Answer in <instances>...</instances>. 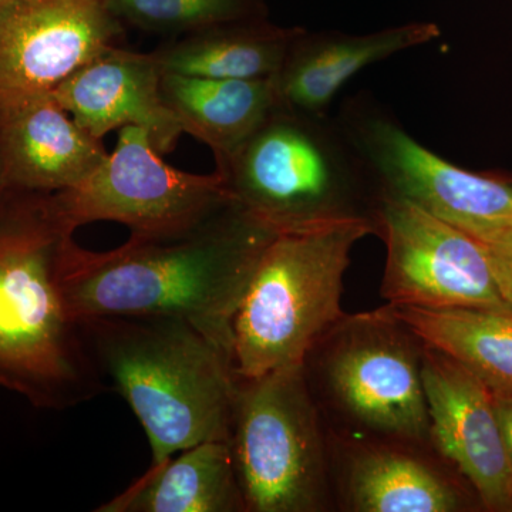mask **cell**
Instances as JSON below:
<instances>
[{
	"mask_svg": "<svg viewBox=\"0 0 512 512\" xmlns=\"http://www.w3.org/2000/svg\"><path fill=\"white\" fill-rule=\"evenodd\" d=\"M274 227L231 198L192 227L130 237L109 252L76 245L64 275L74 315L183 319L228 349L232 322Z\"/></svg>",
	"mask_w": 512,
	"mask_h": 512,
	"instance_id": "obj_1",
	"label": "cell"
},
{
	"mask_svg": "<svg viewBox=\"0 0 512 512\" xmlns=\"http://www.w3.org/2000/svg\"><path fill=\"white\" fill-rule=\"evenodd\" d=\"M74 231L55 192L0 188V386L39 409L109 389L64 291Z\"/></svg>",
	"mask_w": 512,
	"mask_h": 512,
	"instance_id": "obj_2",
	"label": "cell"
},
{
	"mask_svg": "<svg viewBox=\"0 0 512 512\" xmlns=\"http://www.w3.org/2000/svg\"><path fill=\"white\" fill-rule=\"evenodd\" d=\"M94 362L146 431L153 463L229 441L239 380L231 352L183 319H80Z\"/></svg>",
	"mask_w": 512,
	"mask_h": 512,
	"instance_id": "obj_3",
	"label": "cell"
},
{
	"mask_svg": "<svg viewBox=\"0 0 512 512\" xmlns=\"http://www.w3.org/2000/svg\"><path fill=\"white\" fill-rule=\"evenodd\" d=\"M215 173L231 200L276 231L359 220L377 235L382 194L328 114L278 104Z\"/></svg>",
	"mask_w": 512,
	"mask_h": 512,
	"instance_id": "obj_4",
	"label": "cell"
},
{
	"mask_svg": "<svg viewBox=\"0 0 512 512\" xmlns=\"http://www.w3.org/2000/svg\"><path fill=\"white\" fill-rule=\"evenodd\" d=\"M376 235L370 222H323L279 231L259 258L232 322L241 379L299 365L343 316V279L353 247Z\"/></svg>",
	"mask_w": 512,
	"mask_h": 512,
	"instance_id": "obj_5",
	"label": "cell"
},
{
	"mask_svg": "<svg viewBox=\"0 0 512 512\" xmlns=\"http://www.w3.org/2000/svg\"><path fill=\"white\" fill-rule=\"evenodd\" d=\"M423 348L389 305L343 316L303 362L329 433L431 447Z\"/></svg>",
	"mask_w": 512,
	"mask_h": 512,
	"instance_id": "obj_6",
	"label": "cell"
},
{
	"mask_svg": "<svg viewBox=\"0 0 512 512\" xmlns=\"http://www.w3.org/2000/svg\"><path fill=\"white\" fill-rule=\"evenodd\" d=\"M229 444L245 512L329 510V436L303 363L239 380Z\"/></svg>",
	"mask_w": 512,
	"mask_h": 512,
	"instance_id": "obj_7",
	"label": "cell"
},
{
	"mask_svg": "<svg viewBox=\"0 0 512 512\" xmlns=\"http://www.w3.org/2000/svg\"><path fill=\"white\" fill-rule=\"evenodd\" d=\"M336 120L382 198L410 202L473 238L512 221V187L500 175L471 173L437 156L372 101L350 99Z\"/></svg>",
	"mask_w": 512,
	"mask_h": 512,
	"instance_id": "obj_8",
	"label": "cell"
},
{
	"mask_svg": "<svg viewBox=\"0 0 512 512\" xmlns=\"http://www.w3.org/2000/svg\"><path fill=\"white\" fill-rule=\"evenodd\" d=\"M55 195L76 229L113 221L127 225L131 237L146 238L190 228L229 198L217 173H185L164 163L138 126L121 127L113 154L83 183Z\"/></svg>",
	"mask_w": 512,
	"mask_h": 512,
	"instance_id": "obj_9",
	"label": "cell"
},
{
	"mask_svg": "<svg viewBox=\"0 0 512 512\" xmlns=\"http://www.w3.org/2000/svg\"><path fill=\"white\" fill-rule=\"evenodd\" d=\"M377 235L386 244L380 293L389 305L423 309H512L483 245L416 205L383 198Z\"/></svg>",
	"mask_w": 512,
	"mask_h": 512,
	"instance_id": "obj_10",
	"label": "cell"
},
{
	"mask_svg": "<svg viewBox=\"0 0 512 512\" xmlns=\"http://www.w3.org/2000/svg\"><path fill=\"white\" fill-rule=\"evenodd\" d=\"M123 26L106 0L0 2V109L55 92L117 46Z\"/></svg>",
	"mask_w": 512,
	"mask_h": 512,
	"instance_id": "obj_11",
	"label": "cell"
},
{
	"mask_svg": "<svg viewBox=\"0 0 512 512\" xmlns=\"http://www.w3.org/2000/svg\"><path fill=\"white\" fill-rule=\"evenodd\" d=\"M421 377L431 448L470 484L485 510L512 512V470L491 390L466 367L426 343Z\"/></svg>",
	"mask_w": 512,
	"mask_h": 512,
	"instance_id": "obj_12",
	"label": "cell"
},
{
	"mask_svg": "<svg viewBox=\"0 0 512 512\" xmlns=\"http://www.w3.org/2000/svg\"><path fill=\"white\" fill-rule=\"evenodd\" d=\"M330 434V433H329ZM338 487L355 512H457L468 507L458 473L431 447L329 436Z\"/></svg>",
	"mask_w": 512,
	"mask_h": 512,
	"instance_id": "obj_13",
	"label": "cell"
},
{
	"mask_svg": "<svg viewBox=\"0 0 512 512\" xmlns=\"http://www.w3.org/2000/svg\"><path fill=\"white\" fill-rule=\"evenodd\" d=\"M161 70L151 53L113 46L67 77L53 92L57 103L94 137L138 126L150 134L158 153H171L184 134L165 106Z\"/></svg>",
	"mask_w": 512,
	"mask_h": 512,
	"instance_id": "obj_14",
	"label": "cell"
},
{
	"mask_svg": "<svg viewBox=\"0 0 512 512\" xmlns=\"http://www.w3.org/2000/svg\"><path fill=\"white\" fill-rule=\"evenodd\" d=\"M109 157L53 94L0 109V188L60 192L83 183Z\"/></svg>",
	"mask_w": 512,
	"mask_h": 512,
	"instance_id": "obj_15",
	"label": "cell"
},
{
	"mask_svg": "<svg viewBox=\"0 0 512 512\" xmlns=\"http://www.w3.org/2000/svg\"><path fill=\"white\" fill-rule=\"evenodd\" d=\"M439 36V26L430 22L407 23L367 35L302 28L274 77L279 101L305 113L326 114L339 90L365 67Z\"/></svg>",
	"mask_w": 512,
	"mask_h": 512,
	"instance_id": "obj_16",
	"label": "cell"
},
{
	"mask_svg": "<svg viewBox=\"0 0 512 512\" xmlns=\"http://www.w3.org/2000/svg\"><path fill=\"white\" fill-rule=\"evenodd\" d=\"M99 512H245L229 441H205L151 464Z\"/></svg>",
	"mask_w": 512,
	"mask_h": 512,
	"instance_id": "obj_17",
	"label": "cell"
},
{
	"mask_svg": "<svg viewBox=\"0 0 512 512\" xmlns=\"http://www.w3.org/2000/svg\"><path fill=\"white\" fill-rule=\"evenodd\" d=\"M161 96L184 133L224 160L264 123L279 101L272 79H210L161 73Z\"/></svg>",
	"mask_w": 512,
	"mask_h": 512,
	"instance_id": "obj_18",
	"label": "cell"
},
{
	"mask_svg": "<svg viewBox=\"0 0 512 512\" xmlns=\"http://www.w3.org/2000/svg\"><path fill=\"white\" fill-rule=\"evenodd\" d=\"M302 28H284L268 18L237 20L188 35L151 52L161 73L210 79H272Z\"/></svg>",
	"mask_w": 512,
	"mask_h": 512,
	"instance_id": "obj_19",
	"label": "cell"
},
{
	"mask_svg": "<svg viewBox=\"0 0 512 512\" xmlns=\"http://www.w3.org/2000/svg\"><path fill=\"white\" fill-rule=\"evenodd\" d=\"M389 306L426 345L466 367L491 393L512 394V309Z\"/></svg>",
	"mask_w": 512,
	"mask_h": 512,
	"instance_id": "obj_20",
	"label": "cell"
},
{
	"mask_svg": "<svg viewBox=\"0 0 512 512\" xmlns=\"http://www.w3.org/2000/svg\"><path fill=\"white\" fill-rule=\"evenodd\" d=\"M121 23L173 37L237 20L268 18L266 0H106Z\"/></svg>",
	"mask_w": 512,
	"mask_h": 512,
	"instance_id": "obj_21",
	"label": "cell"
},
{
	"mask_svg": "<svg viewBox=\"0 0 512 512\" xmlns=\"http://www.w3.org/2000/svg\"><path fill=\"white\" fill-rule=\"evenodd\" d=\"M476 239L483 245L498 291L512 308V221L498 225Z\"/></svg>",
	"mask_w": 512,
	"mask_h": 512,
	"instance_id": "obj_22",
	"label": "cell"
},
{
	"mask_svg": "<svg viewBox=\"0 0 512 512\" xmlns=\"http://www.w3.org/2000/svg\"><path fill=\"white\" fill-rule=\"evenodd\" d=\"M495 416L512 470V394L493 393Z\"/></svg>",
	"mask_w": 512,
	"mask_h": 512,
	"instance_id": "obj_23",
	"label": "cell"
},
{
	"mask_svg": "<svg viewBox=\"0 0 512 512\" xmlns=\"http://www.w3.org/2000/svg\"><path fill=\"white\" fill-rule=\"evenodd\" d=\"M501 178L512 187V175H500Z\"/></svg>",
	"mask_w": 512,
	"mask_h": 512,
	"instance_id": "obj_24",
	"label": "cell"
},
{
	"mask_svg": "<svg viewBox=\"0 0 512 512\" xmlns=\"http://www.w3.org/2000/svg\"><path fill=\"white\" fill-rule=\"evenodd\" d=\"M0 2H3V0H0Z\"/></svg>",
	"mask_w": 512,
	"mask_h": 512,
	"instance_id": "obj_25",
	"label": "cell"
}]
</instances>
